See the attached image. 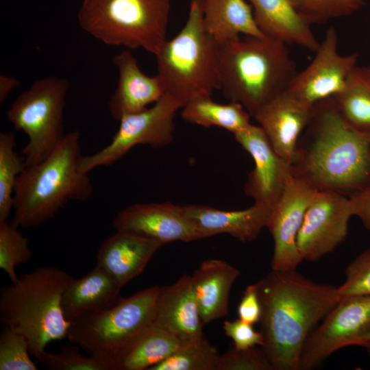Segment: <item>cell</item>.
<instances>
[{"mask_svg": "<svg viewBox=\"0 0 370 370\" xmlns=\"http://www.w3.org/2000/svg\"><path fill=\"white\" fill-rule=\"evenodd\" d=\"M262 349L274 370H299L305 342L339 301L337 287L315 283L295 270H273L256 282Z\"/></svg>", "mask_w": 370, "mask_h": 370, "instance_id": "cell-1", "label": "cell"}, {"mask_svg": "<svg viewBox=\"0 0 370 370\" xmlns=\"http://www.w3.org/2000/svg\"><path fill=\"white\" fill-rule=\"evenodd\" d=\"M370 133L347 123L333 98L314 106L300 135L291 166L293 175L317 190H360L370 184Z\"/></svg>", "mask_w": 370, "mask_h": 370, "instance_id": "cell-2", "label": "cell"}, {"mask_svg": "<svg viewBox=\"0 0 370 370\" xmlns=\"http://www.w3.org/2000/svg\"><path fill=\"white\" fill-rule=\"evenodd\" d=\"M80 132L66 134L42 162L26 166L14 191L12 223L18 227L39 226L54 217L68 201H84L93 193L88 173H82Z\"/></svg>", "mask_w": 370, "mask_h": 370, "instance_id": "cell-3", "label": "cell"}, {"mask_svg": "<svg viewBox=\"0 0 370 370\" xmlns=\"http://www.w3.org/2000/svg\"><path fill=\"white\" fill-rule=\"evenodd\" d=\"M221 90L253 117L285 92L297 73L287 45L268 37L239 38L219 45Z\"/></svg>", "mask_w": 370, "mask_h": 370, "instance_id": "cell-4", "label": "cell"}, {"mask_svg": "<svg viewBox=\"0 0 370 370\" xmlns=\"http://www.w3.org/2000/svg\"><path fill=\"white\" fill-rule=\"evenodd\" d=\"M74 278L55 267L25 273L0 291V322L23 334L37 359L51 341L67 336L71 325L62 309L63 293Z\"/></svg>", "mask_w": 370, "mask_h": 370, "instance_id": "cell-5", "label": "cell"}, {"mask_svg": "<svg viewBox=\"0 0 370 370\" xmlns=\"http://www.w3.org/2000/svg\"><path fill=\"white\" fill-rule=\"evenodd\" d=\"M154 56L165 92L184 105L221 88L219 45L205 29L202 0L190 1L184 25Z\"/></svg>", "mask_w": 370, "mask_h": 370, "instance_id": "cell-6", "label": "cell"}, {"mask_svg": "<svg viewBox=\"0 0 370 370\" xmlns=\"http://www.w3.org/2000/svg\"><path fill=\"white\" fill-rule=\"evenodd\" d=\"M159 288L121 297L110 308L73 322L66 337L108 370H118L123 354L153 324Z\"/></svg>", "mask_w": 370, "mask_h": 370, "instance_id": "cell-7", "label": "cell"}, {"mask_svg": "<svg viewBox=\"0 0 370 370\" xmlns=\"http://www.w3.org/2000/svg\"><path fill=\"white\" fill-rule=\"evenodd\" d=\"M170 0H82L80 27L106 45L155 55L164 42Z\"/></svg>", "mask_w": 370, "mask_h": 370, "instance_id": "cell-8", "label": "cell"}, {"mask_svg": "<svg viewBox=\"0 0 370 370\" xmlns=\"http://www.w3.org/2000/svg\"><path fill=\"white\" fill-rule=\"evenodd\" d=\"M69 88L66 78L49 76L37 79L7 111L8 121L16 131L27 136L21 151L26 166L45 160L66 135L64 110Z\"/></svg>", "mask_w": 370, "mask_h": 370, "instance_id": "cell-9", "label": "cell"}, {"mask_svg": "<svg viewBox=\"0 0 370 370\" xmlns=\"http://www.w3.org/2000/svg\"><path fill=\"white\" fill-rule=\"evenodd\" d=\"M183 106L177 98L164 92L151 107L124 116L108 145L94 153L82 156L80 171L88 173L97 167L111 165L138 145L153 148L169 145L173 141L176 113Z\"/></svg>", "mask_w": 370, "mask_h": 370, "instance_id": "cell-10", "label": "cell"}, {"mask_svg": "<svg viewBox=\"0 0 370 370\" xmlns=\"http://www.w3.org/2000/svg\"><path fill=\"white\" fill-rule=\"evenodd\" d=\"M370 331V295L342 298L308 335L299 370H310L337 350L358 346Z\"/></svg>", "mask_w": 370, "mask_h": 370, "instance_id": "cell-11", "label": "cell"}, {"mask_svg": "<svg viewBox=\"0 0 370 370\" xmlns=\"http://www.w3.org/2000/svg\"><path fill=\"white\" fill-rule=\"evenodd\" d=\"M352 216L349 198L343 192L318 190L308 206L297 237L303 260L316 261L332 252L345 240Z\"/></svg>", "mask_w": 370, "mask_h": 370, "instance_id": "cell-12", "label": "cell"}, {"mask_svg": "<svg viewBox=\"0 0 370 370\" xmlns=\"http://www.w3.org/2000/svg\"><path fill=\"white\" fill-rule=\"evenodd\" d=\"M310 63L296 73L286 91L311 106L333 97L345 87L358 54L341 55L338 51V34L329 27Z\"/></svg>", "mask_w": 370, "mask_h": 370, "instance_id": "cell-13", "label": "cell"}, {"mask_svg": "<svg viewBox=\"0 0 370 370\" xmlns=\"http://www.w3.org/2000/svg\"><path fill=\"white\" fill-rule=\"evenodd\" d=\"M233 134L254 161L244 185L245 193L254 203L272 209L293 177L291 163L275 150L260 125L251 123Z\"/></svg>", "mask_w": 370, "mask_h": 370, "instance_id": "cell-14", "label": "cell"}, {"mask_svg": "<svg viewBox=\"0 0 370 370\" xmlns=\"http://www.w3.org/2000/svg\"><path fill=\"white\" fill-rule=\"evenodd\" d=\"M317 190L306 181L293 176L272 208L267 227L273 240V270H295L302 262L297 237L308 206Z\"/></svg>", "mask_w": 370, "mask_h": 370, "instance_id": "cell-15", "label": "cell"}, {"mask_svg": "<svg viewBox=\"0 0 370 370\" xmlns=\"http://www.w3.org/2000/svg\"><path fill=\"white\" fill-rule=\"evenodd\" d=\"M116 231L158 241L190 242L201 239L183 206L171 202L137 203L119 211L112 220Z\"/></svg>", "mask_w": 370, "mask_h": 370, "instance_id": "cell-16", "label": "cell"}, {"mask_svg": "<svg viewBox=\"0 0 370 370\" xmlns=\"http://www.w3.org/2000/svg\"><path fill=\"white\" fill-rule=\"evenodd\" d=\"M314 106L286 90L264 105L253 116L275 150L291 164L298 139L311 120Z\"/></svg>", "mask_w": 370, "mask_h": 370, "instance_id": "cell-17", "label": "cell"}, {"mask_svg": "<svg viewBox=\"0 0 370 370\" xmlns=\"http://www.w3.org/2000/svg\"><path fill=\"white\" fill-rule=\"evenodd\" d=\"M153 323L183 345L203 336L204 324L193 293L191 275L184 274L175 283L160 286Z\"/></svg>", "mask_w": 370, "mask_h": 370, "instance_id": "cell-18", "label": "cell"}, {"mask_svg": "<svg viewBox=\"0 0 370 370\" xmlns=\"http://www.w3.org/2000/svg\"><path fill=\"white\" fill-rule=\"evenodd\" d=\"M112 63L119 72L117 86L108 103L114 119L119 121L125 115L145 110L165 92L160 76L145 74L129 51L123 50L114 56Z\"/></svg>", "mask_w": 370, "mask_h": 370, "instance_id": "cell-19", "label": "cell"}, {"mask_svg": "<svg viewBox=\"0 0 370 370\" xmlns=\"http://www.w3.org/2000/svg\"><path fill=\"white\" fill-rule=\"evenodd\" d=\"M186 217L197 228L201 238L228 234L241 242H251L267 227L271 209L254 203L239 210H223L209 206H183Z\"/></svg>", "mask_w": 370, "mask_h": 370, "instance_id": "cell-20", "label": "cell"}, {"mask_svg": "<svg viewBox=\"0 0 370 370\" xmlns=\"http://www.w3.org/2000/svg\"><path fill=\"white\" fill-rule=\"evenodd\" d=\"M162 245L153 239L116 231L99 246L96 265L122 288L143 271Z\"/></svg>", "mask_w": 370, "mask_h": 370, "instance_id": "cell-21", "label": "cell"}, {"mask_svg": "<svg viewBox=\"0 0 370 370\" xmlns=\"http://www.w3.org/2000/svg\"><path fill=\"white\" fill-rule=\"evenodd\" d=\"M253 8L258 28L271 39L296 45L315 52L320 42L309 23L290 0H247Z\"/></svg>", "mask_w": 370, "mask_h": 370, "instance_id": "cell-22", "label": "cell"}, {"mask_svg": "<svg viewBox=\"0 0 370 370\" xmlns=\"http://www.w3.org/2000/svg\"><path fill=\"white\" fill-rule=\"evenodd\" d=\"M121 289L108 273L95 265L82 278L73 279L64 290L61 301L63 314L71 324L106 310L121 299Z\"/></svg>", "mask_w": 370, "mask_h": 370, "instance_id": "cell-23", "label": "cell"}, {"mask_svg": "<svg viewBox=\"0 0 370 370\" xmlns=\"http://www.w3.org/2000/svg\"><path fill=\"white\" fill-rule=\"evenodd\" d=\"M240 271L219 259L203 261L191 275L193 293L204 324L228 314L231 288Z\"/></svg>", "mask_w": 370, "mask_h": 370, "instance_id": "cell-24", "label": "cell"}, {"mask_svg": "<svg viewBox=\"0 0 370 370\" xmlns=\"http://www.w3.org/2000/svg\"><path fill=\"white\" fill-rule=\"evenodd\" d=\"M206 31L219 45L241 37H266L258 28L247 0H202Z\"/></svg>", "mask_w": 370, "mask_h": 370, "instance_id": "cell-25", "label": "cell"}, {"mask_svg": "<svg viewBox=\"0 0 370 370\" xmlns=\"http://www.w3.org/2000/svg\"><path fill=\"white\" fill-rule=\"evenodd\" d=\"M210 95H202L188 101L182 108L181 116L187 123L204 127L217 126L234 134L251 124V116L239 103L222 104Z\"/></svg>", "mask_w": 370, "mask_h": 370, "instance_id": "cell-26", "label": "cell"}, {"mask_svg": "<svg viewBox=\"0 0 370 370\" xmlns=\"http://www.w3.org/2000/svg\"><path fill=\"white\" fill-rule=\"evenodd\" d=\"M343 120L353 127L370 133V66L356 65L345 87L332 97Z\"/></svg>", "mask_w": 370, "mask_h": 370, "instance_id": "cell-27", "label": "cell"}, {"mask_svg": "<svg viewBox=\"0 0 370 370\" xmlns=\"http://www.w3.org/2000/svg\"><path fill=\"white\" fill-rule=\"evenodd\" d=\"M182 345L176 337L153 323L121 357L118 370H149Z\"/></svg>", "mask_w": 370, "mask_h": 370, "instance_id": "cell-28", "label": "cell"}, {"mask_svg": "<svg viewBox=\"0 0 370 370\" xmlns=\"http://www.w3.org/2000/svg\"><path fill=\"white\" fill-rule=\"evenodd\" d=\"M14 134H0V223L8 221L14 204V191L17 178L26 164L23 156L15 150Z\"/></svg>", "mask_w": 370, "mask_h": 370, "instance_id": "cell-29", "label": "cell"}, {"mask_svg": "<svg viewBox=\"0 0 370 370\" xmlns=\"http://www.w3.org/2000/svg\"><path fill=\"white\" fill-rule=\"evenodd\" d=\"M219 356L204 334L198 341L182 345L149 370H216Z\"/></svg>", "mask_w": 370, "mask_h": 370, "instance_id": "cell-30", "label": "cell"}, {"mask_svg": "<svg viewBox=\"0 0 370 370\" xmlns=\"http://www.w3.org/2000/svg\"><path fill=\"white\" fill-rule=\"evenodd\" d=\"M18 227L8 221L0 223V268L12 283L17 282L16 267L27 263L32 256L29 241Z\"/></svg>", "mask_w": 370, "mask_h": 370, "instance_id": "cell-31", "label": "cell"}, {"mask_svg": "<svg viewBox=\"0 0 370 370\" xmlns=\"http://www.w3.org/2000/svg\"><path fill=\"white\" fill-rule=\"evenodd\" d=\"M296 10L311 24L326 22L357 12L363 0H290Z\"/></svg>", "mask_w": 370, "mask_h": 370, "instance_id": "cell-32", "label": "cell"}, {"mask_svg": "<svg viewBox=\"0 0 370 370\" xmlns=\"http://www.w3.org/2000/svg\"><path fill=\"white\" fill-rule=\"evenodd\" d=\"M29 354L27 338L21 333L3 327L0 334V370H36Z\"/></svg>", "mask_w": 370, "mask_h": 370, "instance_id": "cell-33", "label": "cell"}, {"mask_svg": "<svg viewBox=\"0 0 370 370\" xmlns=\"http://www.w3.org/2000/svg\"><path fill=\"white\" fill-rule=\"evenodd\" d=\"M80 347L73 343L62 348L60 352L44 351L38 359L51 370H108L97 358L84 355Z\"/></svg>", "mask_w": 370, "mask_h": 370, "instance_id": "cell-34", "label": "cell"}, {"mask_svg": "<svg viewBox=\"0 0 370 370\" xmlns=\"http://www.w3.org/2000/svg\"><path fill=\"white\" fill-rule=\"evenodd\" d=\"M345 275V282L337 287L340 299L370 295V247L346 267Z\"/></svg>", "mask_w": 370, "mask_h": 370, "instance_id": "cell-35", "label": "cell"}, {"mask_svg": "<svg viewBox=\"0 0 370 370\" xmlns=\"http://www.w3.org/2000/svg\"><path fill=\"white\" fill-rule=\"evenodd\" d=\"M216 370H274L264 349L232 347L220 355Z\"/></svg>", "mask_w": 370, "mask_h": 370, "instance_id": "cell-36", "label": "cell"}, {"mask_svg": "<svg viewBox=\"0 0 370 370\" xmlns=\"http://www.w3.org/2000/svg\"><path fill=\"white\" fill-rule=\"evenodd\" d=\"M225 335L230 338L236 349H247L264 345L261 332L256 331L253 325L241 319L225 321L223 326Z\"/></svg>", "mask_w": 370, "mask_h": 370, "instance_id": "cell-37", "label": "cell"}, {"mask_svg": "<svg viewBox=\"0 0 370 370\" xmlns=\"http://www.w3.org/2000/svg\"><path fill=\"white\" fill-rule=\"evenodd\" d=\"M261 304L257 284L248 285L237 308L238 319L254 325L259 323L261 317Z\"/></svg>", "mask_w": 370, "mask_h": 370, "instance_id": "cell-38", "label": "cell"}, {"mask_svg": "<svg viewBox=\"0 0 370 370\" xmlns=\"http://www.w3.org/2000/svg\"><path fill=\"white\" fill-rule=\"evenodd\" d=\"M353 216H356L370 231V184L354 191L349 197Z\"/></svg>", "mask_w": 370, "mask_h": 370, "instance_id": "cell-39", "label": "cell"}, {"mask_svg": "<svg viewBox=\"0 0 370 370\" xmlns=\"http://www.w3.org/2000/svg\"><path fill=\"white\" fill-rule=\"evenodd\" d=\"M20 86V81L12 76L0 75V103H2L8 97L10 92Z\"/></svg>", "mask_w": 370, "mask_h": 370, "instance_id": "cell-40", "label": "cell"}, {"mask_svg": "<svg viewBox=\"0 0 370 370\" xmlns=\"http://www.w3.org/2000/svg\"><path fill=\"white\" fill-rule=\"evenodd\" d=\"M358 346L365 347L370 355V331L361 338Z\"/></svg>", "mask_w": 370, "mask_h": 370, "instance_id": "cell-41", "label": "cell"}, {"mask_svg": "<svg viewBox=\"0 0 370 370\" xmlns=\"http://www.w3.org/2000/svg\"><path fill=\"white\" fill-rule=\"evenodd\" d=\"M369 158H370V150H369Z\"/></svg>", "mask_w": 370, "mask_h": 370, "instance_id": "cell-42", "label": "cell"}]
</instances>
